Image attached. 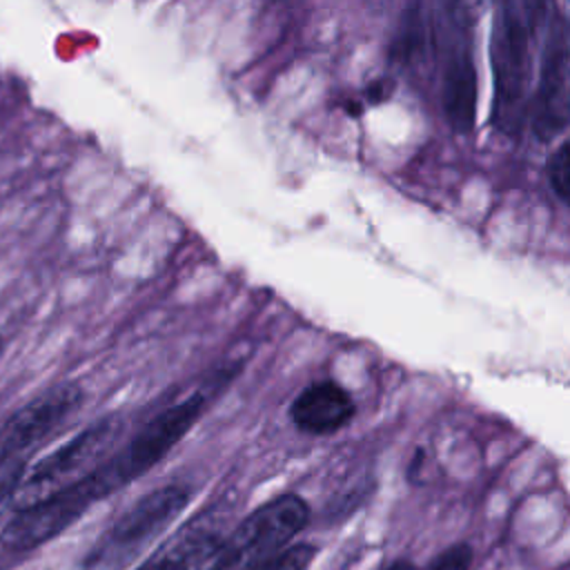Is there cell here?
<instances>
[{"label":"cell","mask_w":570,"mask_h":570,"mask_svg":"<svg viewBox=\"0 0 570 570\" xmlns=\"http://www.w3.org/2000/svg\"><path fill=\"white\" fill-rule=\"evenodd\" d=\"M548 176L557 196L570 205V142H563L552 151L548 160Z\"/></svg>","instance_id":"12"},{"label":"cell","mask_w":570,"mask_h":570,"mask_svg":"<svg viewBox=\"0 0 570 570\" xmlns=\"http://www.w3.org/2000/svg\"><path fill=\"white\" fill-rule=\"evenodd\" d=\"M191 492L187 485H160L129 505L102 534L87 559L91 570H114L154 541L187 508Z\"/></svg>","instance_id":"5"},{"label":"cell","mask_w":570,"mask_h":570,"mask_svg":"<svg viewBox=\"0 0 570 570\" xmlns=\"http://www.w3.org/2000/svg\"><path fill=\"white\" fill-rule=\"evenodd\" d=\"M2 345H4V343H2V336H0V352H2Z\"/></svg>","instance_id":"17"},{"label":"cell","mask_w":570,"mask_h":570,"mask_svg":"<svg viewBox=\"0 0 570 570\" xmlns=\"http://www.w3.org/2000/svg\"><path fill=\"white\" fill-rule=\"evenodd\" d=\"M309 508L298 494H281L249 512L212 552V570H261L287 550L307 525Z\"/></svg>","instance_id":"4"},{"label":"cell","mask_w":570,"mask_h":570,"mask_svg":"<svg viewBox=\"0 0 570 570\" xmlns=\"http://www.w3.org/2000/svg\"><path fill=\"white\" fill-rule=\"evenodd\" d=\"M443 111L450 127L468 134L476 120V69L468 45L454 47L443 71Z\"/></svg>","instance_id":"10"},{"label":"cell","mask_w":570,"mask_h":570,"mask_svg":"<svg viewBox=\"0 0 570 570\" xmlns=\"http://www.w3.org/2000/svg\"><path fill=\"white\" fill-rule=\"evenodd\" d=\"M218 539L205 525H191L178 532L167 546L156 550L149 561L136 570H191L194 563L209 552Z\"/></svg>","instance_id":"11"},{"label":"cell","mask_w":570,"mask_h":570,"mask_svg":"<svg viewBox=\"0 0 570 570\" xmlns=\"http://www.w3.org/2000/svg\"><path fill=\"white\" fill-rule=\"evenodd\" d=\"M85 392L78 383H58L0 423V465L22 463L38 443L51 436L82 403Z\"/></svg>","instance_id":"8"},{"label":"cell","mask_w":570,"mask_h":570,"mask_svg":"<svg viewBox=\"0 0 570 570\" xmlns=\"http://www.w3.org/2000/svg\"><path fill=\"white\" fill-rule=\"evenodd\" d=\"M566 33V22L554 7L543 36L532 109V127L539 140H552L570 122V45Z\"/></svg>","instance_id":"7"},{"label":"cell","mask_w":570,"mask_h":570,"mask_svg":"<svg viewBox=\"0 0 570 570\" xmlns=\"http://www.w3.org/2000/svg\"><path fill=\"white\" fill-rule=\"evenodd\" d=\"M472 557L474 554L468 543H454L441 554H436L425 570H470Z\"/></svg>","instance_id":"14"},{"label":"cell","mask_w":570,"mask_h":570,"mask_svg":"<svg viewBox=\"0 0 570 570\" xmlns=\"http://www.w3.org/2000/svg\"><path fill=\"white\" fill-rule=\"evenodd\" d=\"M234 374L236 367H225L207 376L191 394L160 410L134 434L125 448L102 461L94 472L105 492L111 494L151 470L196 425V421L207 412V407L225 390Z\"/></svg>","instance_id":"1"},{"label":"cell","mask_w":570,"mask_h":570,"mask_svg":"<svg viewBox=\"0 0 570 570\" xmlns=\"http://www.w3.org/2000/svg\"><path fill=\"white\" fill-rule=\"evenodd\" d=\"M383 570H416V568L412 563H407V561H396V563H392V566H387Z\"/></svg>","instance_id":"16"},{"label":"cell","mask_w":570,"mask_h":570,"mask_svg":"<svg viewBox=\"0 0 570 570\" xmlns=\"http://www.w3.org/2000/svg\"><path fill=\"white\" fill-rule=\"evenodd\" d=\"M24 472V463H4L0 465V512L13 503L16 488Z\"/></svg>","instance_id":"15"},{"label":"cell","mask_w":570,"mask_h":570,"mask_svg":"<svg viewBox=\"0 0 570 570\" xmlns=\"http://www.w3.org/2000/svg\"><path fill=\"white\" fill-rule=\"evenodd\" d=\"M532 7L505 2L492 18L490 62L494 78V120L503 131L519 129L532 78Z\"/></svg>","instance_id":"2"},{"label":"cell","mask_w":570,"mask_h":570,"mask_svg":"<svg viewBox=\"0 0 570 570\" xmlns=\"http://www.w3.org/2000/svg\"><path fill=\"white\" fill-rule=\"evenodd\" d=\"M100 499L105 497L100 494L91 474H87L82 481L53 494L51 499L18 510L2 528L0 546L9 552L33 550L73 525Z\"/></svg>","instance_id":"6"},{"label":"cell","mask_w":570,"mask_h":570,"mask_svg":"<svg viewBox=\"0 0 570 570\" xmlns=\"http://www.w3.org/2000/svg\"><path fill=\"white\" fill-rule=\"evenodd\" d=\"M120 432L122 419L109 414L65 441L31 468H24L11 503L16 512L47 501L91 474L102 461L109 459Z\"/></svg>","instance_id":"3"},{"label":"cell","mask_w":570,"mask_h":570,"mask_svg":"<svg viewBox=\"0 0 570 570\" xmlns=\"http://www.w3.org/2000/svg\"><path fill=\"white\" fill-rule=\"evenodd\" d=\"M314 557H316L314 546L298 543V546H289L283 554H278L274 561H269L261 570H309Z\"/></svg>","instance_id":"13"},{"label":"cell","mask_w":570,"mask_h":570,"mask_svg":"<svg viewBox=\"0 0 570 570\" xmlns=\"http://www.w3.org/2000/svg\"><path fill=\"white\" fill-rule=\"evenodd\" d=\"M356 405L345 387L334 381H318L307 385L289 405L292 423L307 434H332L347 425Z\"/></svg>","instance_id":"9"}]
</instances>
